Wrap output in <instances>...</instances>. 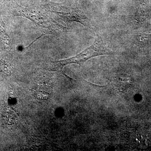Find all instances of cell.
<instances>
[{
	"label": "cell",
	"instance_id": "obj_1",
	"mask_svg": "<svg viewBox=\"0 0 151 151\" xmlns=\"http://www.w3.org/2000/svg\"><path fill=\"white\" fill-rule=\"evenodd\" d=\"M113 53V52L105 45L102 37L98 35L91 46L85 49L79 54L70 58L52 62V65L55 70L62 69L63 68L68 64L76 63L81 65L92 58Z\"/></svg>",
	"mask_w": 151,
	"mask_h": 151
},
{
	"label": "cell",
	"instance_id": "obj_2",
	"mask_svg": "<svg viewBox=\"0 0 151 151\" xmlns=\"http://www.w3.org/2000/svg\"><path fill=\"white\" fill-rule=\"evenodd\" d=\"M14 15L22 16L32 21L39 26L51 30H60L63 27L60 25L56 22L40 12L34 9L24 8L21 6L17 7L14 11Z\"/></svg>",
	"mask_w": 151,
	"mask_h": 151
},
{
	"label": "cell",
	"instance_id": "obj_3",
	"mask_svg": "<svg viewBox=\"0 0 151 151\" xmlns=\"http://www.w3.org/2000/svg\"><path fill=\"white\" fill-rule=\"evenodd\" d=\"M47 7L51 12L56 14L63 19L78 22L85 26H87V18L79 10L68 8L61 5L53 4L47 5Z\"/></svg>",
	"mask_w": 151,
	"mask_h": 151
},
{
	"label": "cell",
	"instance_id": "obj_4",
	"mask_svg": "<svg viewBox=\"0 0 151 151\" xmlns=\"http://www.w3.org/2000/svg\"><path fill=\"white\" fill-rule=\"evenodd\" d=\"M0 38L2 41L3 43L4 44L6 47L9 48L10 46V42L9 38L5 31L0 26Z\"/></svg>",
	"mask_w": 151,
	"mask_h": 151
},
{
	"label": "cell",
	"instance_id": "obj_5",
	"mask_svg": "<svg viewBox=\"0 0 151 151\" xmlns=\"http://www.w3.org/2000/svg\"><path fill=\"white\" fill-rule=\"evenodd\" d=\"M12 68L5 61L0 60V72L6 75L10 74Z\"/></svg>",
	"mask_w": 151,
	"mask_h": 151
}]
</instances>
